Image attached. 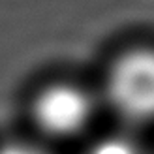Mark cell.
I'll list each match as a JSON object with an SVG mask.
<instances>
[{"label": "cell", "mask_w": 154, "mask_h": 154, "mask_svg": "<svg viewBox=\"0 0 154 154\" xmlns=\"http://www.w3.org/2000/svg\"><path fill=\"white\" fill-rule=\"evenodd\" d=\"M105 92L122 117L154 119V51L134 49L120 55L107 73Z\"/></svg>", "instance_id": "cell-1"}, {"label": "cell", "mask_w": 154, "mask_h": 154, "mask_svg": "<svg viewBox=\"0 0 154 154\" xmlns=\"http://www.w3.org/2000/svg\"><path fill=\"white\" fill-rule=\"evenodd\" d=\"M88 154H139V150L137 145L124 135H107L92 145Z\"/></svg>", "instance_id": "cell-3"}, {"label": "cell", "mask_w": 154, "mask_h": 154, "mask_svg": "<svg viewBox=\"0 0 154 154\" xmlns=\"http://www.w3.org/2000/svg\"><path fill=\"white\" fill-rule=\"evenodd\" d=\"M90 98L75 85H49L34 100V120L53 135H72L90 119Z\"/></svg>", "instance_id": "cell-2"}, {"label": "cell", "mask_w": 154, "mask_h": 154, "mask_svg": "<svg viewBox=\"0 0 154 154\" xmlns=\"http://www.w3.org/2000/svg\"><path fill=\"white\" fill-rule=\"evenodd\" d=\"M0 154H45L32 145H6L0 149Z\"/></svg>", "instance_id": "cell-4"}]
</instances>
